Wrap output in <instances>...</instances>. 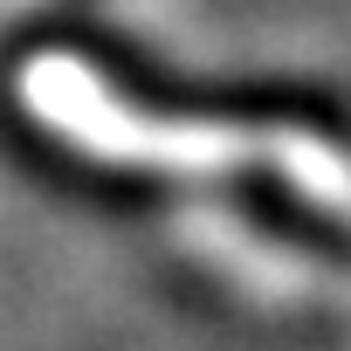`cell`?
<instances>
[{"mask_svg": "<svg viewBox=\"0 0 351 351\" xmlns=\"http://www.w3.org/2000/svg\"><path fill=\"white\" fill-rule=\"evenodd\" d=\"M241 207H248L269 234H289V241H303V248H317V255H330V262H351V234H337V221H324L310 200H296V193H282V186H269V180H241Z\"/></svg>", "mask_w": 351, "mask_h": 351, "instance_id": "1", "label": "cell"}]
</instances>
